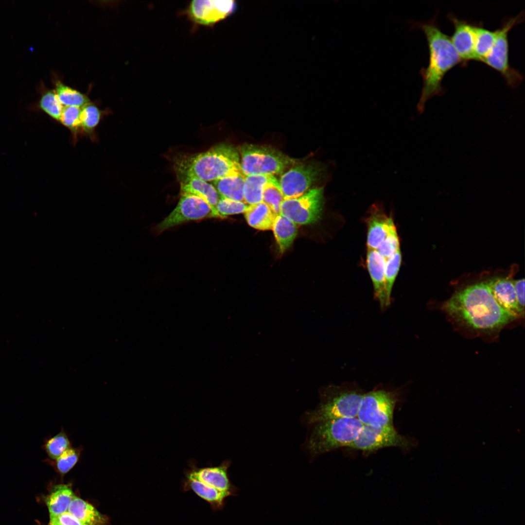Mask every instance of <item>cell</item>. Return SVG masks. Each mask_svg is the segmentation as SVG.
<instances>
[{"label": "cell", "instance_id": "cell-1", "mask_svg": "<svg viewBox=\"0 0 525 525\" xmlns=\"http://www.w3.org/2000/svg\"><path fill=\"white\" fill-rule=\"evenodd\" d=\"M442 308L458 324L482 331L498 330L515 319L498 305L485 282L456 292Z\"/></svg>", "mask_w": 525, "mask_h": 525}, {"label": "cell", "instance_id": "cell-2", "mask_svg": "<svg viewBox=\"0 0 525 525\" xmlns=\"http://www.w3.org/2000/svg\"><path fill=\"white\" fill-rule=\"evenodd\" d=\"M418 27L423 32L429 49L428 66L420 71L423 86L417 109L421 114L428 100L443 93L442 82L446 74L463 62L452 44L450 37L441 30L436 18L419 24Z\"/></svg>", "mask_w": 525, "mask_h": 525}, {"label": "cell", "instance_id": "cell-3", "mask_svg": "<svg viewBox=\"0 0 525 525\" xmlns=\"http://www.w3.org/2000/svg\"><path fill=\"white\" fill-rule=\"evenodd\" d=\"M175 167L179 179L195 177L212 182L244 175L238 151L226 143L216 145L204 152L181 156L175 160Z\"/></svg>", "mask_w": 525, "mask_h": 525}, {"label": "cell", "instance_id": "cell-4", "mask_svg": "<svg viewBox=\"0 0 525 525\" xmlns=\"http://www.w3.org/2000/svg\"><path fill=\"white\" fill-rule=\"evenodd\" d=\"M320 402L314 410L306 412L303 422L308 425L340 418H357L364 393L354 383L329 385L319 391Z\"/></svg>", "mask_w": 525, "mask_h": 525}, {"label": "cell", "instance_id": "cell-5", "mask_svg": "<svg viewBox=\"0 0 525 525\" xmlns=\"http://www.w3.org/2000/svg\"><path fill=\"white\" fill-rule=\"evenodd\" d=\"M363 424L357 418H340L312 425L304 444L315 456L340 447H347L355 438Z\"/></svg>", "mask_w": 525, "mask_h": 525}, {"label": "cell", "instance_id": "cell-6", "mask_svg": "<svg viewBox=\"0 0 525 525\" xmlns=\"http://www.w3.org/2000/svg\"><path fill=\"white\" fill-rule=\"evenodd\" d=\"M240 152L241 170L245 176L279 175L296 164L294 159L269 146L245 144L240 148Z\"/></svg>", "mask_w": 525, "mask_h": 525}, {"label": "cell", "instance_id": "cell-7", "mask_svg": "<svg viewBox=\"0 0 525 525\" xmlns=\"http://www.w3.org/2000/svg\"><path fill=\"white\" fill-rule=\"evenodd\" d=\"M524 20V11L515 17H507L503 19L501 26L496 30V38L491 50L482 61L499 72L512 88H517L523 78L518 70L510 66L508 34L512 28Z\"/></svg>", "mask_w": 525, "mask_h": 525}, {"label": "cell", "instance_id": "cell-8", "mask_svg": "<svg viewBox=\"0 0 525 525\" xmlns=\"http://www.w3.org/2000/svg\"><path fill=\"white\" fill-rule=\"evenodd\" d=\"M396 401L393 392L383 389L364 393L357 418L363 425L394 426L393 412Z\"/></svg>", "mask_w": 525, "mask_h": 525}, {"label": "cell", "instance_id": "cell-9", "mask_svg": "<svg viewBox=\"0 0 525 525\" xmlns=\"http://www.w3.org/2000/svg\"><path fill=\"white\" fill-rule=\"evenodd\" d=\"M327 167L319 163L296 164L279 181L284 200L296 198L317 181L327 179Z\"/></svg>", "mask_w": 525, "mask_h": 525}, {"label": "cell", "instance_id": "cell-10", "mask_svg": "<svg viewBox=\"0 0 525 525\" xmlns=\"http://www.w3.org/2000/svg\"><path fill=\"white\" fill-rule=\"evenodd\" d=\"M415 443L401 435L391 427H375L363 425L354 440L348 448L365 452H373L386 447L408 449Z\"/></svg>", "mask_w": 525, "mask_h": 525}, {"label": "cell", "instance_id": "cell-11", "mask_svg": "<svg viewBox=\"0 0 525 525\" xmlns=\"http://www.w3.org/2000/svg\"><path fill=\"white\" fill-rule=\"evenodd\" d=\"M324 204L322 187L308 190L296 198L284 200L280 214L296 224L307 225L317 222L321 217Z\"/></svg>", "mask_w": 525, "mask_h": 525}, {"label": "cell", "instance_id": "cell-12", "mask_svg": "<svg viewBox=\"0 0 525 525\" xmlns=\"http://www.w3.org/2000/svg\"><path fill=\"white\" fill-rule=\"evenodd\" d=\"M207 218H218L208 203L195 195L180 194L176 207L158 225L157 229L162 232L185 222Z\"/></svg>", "mask_w": 525, "mask_h": 525}, {"label": "cell", "instance_id": "cell-13", "mask_svg": "<svg viewBox=\"0 0 525 525\" xmlns=\"http://www.w3.org/2000/svg\"><path fill=\"white\" fill-rule=\"evenodd\" d=\"M236 7L234 0H194L190 2L187 14L196 23L212 26L232 14Z\"/></svg>", "mask_w": 525, "mask_h": 525}, {"label": "cell", "instance_id": "cell-14", "mask_svg": "<svg viewBox=\"0 0 525 525\" xmlns=\"http://www.w3.org/2000/svg\"><path fill=\"white\" fill-rule=\"evenodd\" d=\"M229 462L225 460L215 467L198 468L191 465L185 472V477L194 479L206 486L230 496L237 494V489L230 482L228 473Z\"/></svg>", "mask_w": 525, "mask_h": 525}, {"label": "cell", "instance_id": "cell-15", "mask_svg": "<svg viewBox=\"0 0 525 525\" xmlns=\"http://www.w3.org/2000/svg\"><path fill=\"white\" fill-rule=\"evenodd\" d=\"M448 19L454 25V31L450 37L452 44L463 62L475 60L474 44L476 24L460 19L450 14Z\"/></svg>", "mask_w": 525, "mask_h": 525}, {"label": "cell", "instance_id": "cell-16", "mask_svg": "<svg viewBox=\"0 0 525 525\" xmlns=\"http://www.w3.org/2000/svg\"><path fill=\"white\" fill-rule=\"evenodd\" d=\"M385 262L386 260L377 250L368 249L366 265L372 282L374 297L379 302L382 310L388 307L391 303L386 289Z\"/></svg>", "mask_w": 525, "mask_h": 525}, {"label": "cell", "instance_id": "cell-17", "mask_svg": "<svg viewBox=\"0 0 525 525\" xmlns=\"http://www.w3.org/2000/svg\"><path fill=\"white\" fill-rule=\"evenodd\" d=\"M367 246L368 249H377L394 226L392 218L387 216L381 204L375 203L370 209L367 220Z\"/></svg>", "mask_w": 525, "mask_h": 525}, {"label": "cell", "instance_id": "cell-18", "mask_svg": "<svg viewBox=\"0 0 525 525\" xmlns=\"http://www.w3.org/2000/svg\"><path fill=\"white\" fill-rule=\"evenodd\" d=\"M487 283L493 298L501 308L515 318L521 316L513 280L508 278H496Z\"/></svg>", "mask_w": 525, "mask_h": 525}, {"label": "cell", "instance_id": "cell-19", "mask_svg": "<svg viewBox=\"0 0 525 525\" xmlns=\"http://www.w3.org/2000/svg\"><path fill=\"white\" fill-rule=\"evenodd\" d=\"M179 180L180 194L198 196L208 203L216 212L215 207L220 197L211 183L195 177H185Z\"/></svg>", "mask_w": 525, "mask_h": 525}, {"label": "cell", "instance_id": "cell-20", "mask_svg": "<svg viewBox=\"0 0 525 525\" xmlns=\"http://www.w3.org/2000/svg\"><path fill=\"white\" fill-rule=\"evenodd\" d=\"M182 483L183 491H192L207 502L213 511L222 509L225 505L226 498L229 496L228 494L206 486L194 479L185 477Z\"/></svg>", "mask_w": 525, "mask_h": 525}, {"label": "cell", "instance_id": "cell-21", "mask_svg": "<svg viewBox=\"0 0 525 525\" xmlns=\"http://www.w3.org/2000/svg\"><path fill=\"white\" fill-rule=\"evenodd\" d=\"M74 497L70 484H61L54 486L46 498L50 519L67 512Z\"/></svg>", "mask_w": 525, "mask_h": 525}, {"label": "cell", "instance_id": "cell-22", "mask_svg": "<svg viewBox=\"0 0 525 525\" xmlns=\"http://www.w3.org/2000/svg\"><path fill=\"white\" fill-rule=\"evenodd\" d=\"M277 216L263 202L248 205L245 212L248 224L255 229L262 230L272 229Z\"/></svg>", "mask_w": 525, "mask_h": 525}, {"label": "cell", "instance_id": "cell-23", "mask_svg": "<svg viewBox=\"0 0 525 525\" xmlns=\"http://www.w3.org/2000/svg\"><path fill=\"white\" fill-rule=\"evenodd\" d=\"M68 512L87 525H104V516L91 505L79 497H75L71 501Z\"/></svg>", "mask_w": 525, "mask_h": 525}, {"label": "cell", "instance_id": "cell-24", "mask_svg": "<svg viewBox=\"0 0 525 525\" xmlns=\"http://www.w3.org/2000/svg\"><path fill=\"white\" fill-rule=\"evenodd\" d=\"M272 229L280 251L282 253L290 246L297 236L296 224L280 214L276 216Z\"/></svg>", "mask_w": 525, "mask_h": 525}, {"label": "cell", "instance_id": "cell-25", "mask_svg": "<svg viewBox=\"0 0 525 525\" xmlns=\"http://www.w3.org/2000/svg\"><path fill=\"white\" fill-rule=\"evenodd\" d=\"M245 176L226 177L211 182L220 197L244 202V184Z\"/></svg>", "mask_w": 525, "mask_h": 525}, {"label": "cell", "instance_id": "cell-26", "mask_svg": "<svg viewBox=\"0 0 525 525\" xmlns=\"http://www.w3.org/2000/svg\"><path fill=\"white\" fill-rule=\"evenodd\" d=\"M273 176L275 175H254L245 176L244 184L245 202L250 205L262 202L264 187Z\"/></svg>", "mask_w": 525, "mask_h": 525}, {"label": "cell", "instance_id": "cell-27", "mask_svg": "<svg viewBox=\"0 0 525 525\" xmlns=\"http://www.w3.org/2000/svg\"><path fill=\"white\" fill-rule=\"evenodd\" d=\"M103 112L91 102L81 108V122L82 133L91 140H95V129L103 116Z\"/></svg>", "mask_w": 525, "mask_h": 525}, {"label": "cell", "instance_id": "cell-28", "mask_svg": "<svg viewBox=\"0 0 525 525\" xmlns=\"http://www.w3.org/2000/svg\"><path fill=\"white\" fill-rule=\"evenodd\" d=\"M496 32L485 28L482 23L475 25L474 53L475 60L482 62L489 54L494 44Z\"/></svg>", "mask_w": 525, "mask_h": 525}, {"label": "cell", "instance_id": "cell-29", "mask_svg": "<svg viewBox=\"0 0 525 525\" xmlns=\"http://www.w3.org/2000/svg\"><path fill=\"white\" fill-rule=\"evenodd\" d=\"M55 93L64 106H73L82 108L90 102L86 95L64 85L60 81L55 82Z\"/></svg>", "mask_w": 525, "mask_h": 525}, {"label": "cell", "instance_id": "cell-30", "mask_svg": "<svg viewBox=\"0 0 525 525\" xmlns=\"http://www.w3.org/2000/svg\"><path fill=\"white\" fill-rule=\"evenodd\" d=\"M284 200L279 180L275 176H273L264 187L262 202L278 215L280 214L281 206Z\"/></svg>", "mask_w": 525, "mask_h": 525}, {"label": "cell", "instance_id": "cell-31", "mask_svg": "<svg viewBox=\"0 0 525 525\" xmlns=\"http://www.w3.org/2000/svg\"><path fill=\"white\" fill-rule=\"evenodd\" d=\"M38 106L52 119L60 122L64 106L58 100L55 90H46L43 91L39 99Z\"/></svg>", "mask_w": 525, "mask_h": 525}, {"label": "cell", "instance_id": "cell-32", "mask_svg": "<svg viewBox=\"0 0 525 525\" xmlns=\"http://www.w3.org/2000/svg\"><path fill=\"white\" fill-rule=\"evenodd\" d=\"M81 108L68 106H64L59 122L71 132L74 140H77L82 133L81 122Z\"/></svg>", "mask_w": 525, "mask_h": 525}, {"label": "cell", "instance_id": "cell-33", "mask_svg": "<svg viewBox=\"0 0 525 525\" xmlns=\"http://www.w3.org/2000/svg\"><path fill=\"white\" fill-rule=\"evenodd\" d=\"M44 447L50 458L54 460L71 447V443L67 433L62 428L59 433L47 440Z\"/></svg>", "mask_w": 525, "mask_h": 525}, {"label": "cell", "instance_id": "cell-34", "mask_svg": "<svg viewBox=\"0 0 525 525\" xmlns=\"http://www.w3.org/2000/svg\"><path fill=\"white\" fill-rule=\"evenodd\" d=\"M83 448L81 447H70L54 460L53 466L61 475L70 472L80 459Z\"/></svg>", "mask_w": 525, "mask_h": 525}, {"label": "cell", "instance_id": "cell-35", "mask_svg": "<svg viewBox=\"0 0 525 525\" xmlns=\"http://www.w3.org/2000/svg\"><path fill=\"white\" fill-rule=\"evenodd\" d=\"M402 262L400 249L386 260L385 265V280L386 292L391 301V295L394 282L399 273Z\"/></svg>", "mask_w": 525, "mask_h": 525}, {"label": "cell", "instance_id": "cell-36", "mask_svg": "<svg viewBox=\"0 0 525 525\" xmlns=\"http://www.w3.org/2000/svg\"><path fill=\"white\" fill-rule=\"evenodd\" d=\"M248 205L244 202L235 201L220 197L215 207L218 218L245 213Z\"/></svg>", "mask_w": 525, "mask_h": 525}, {"label": "cell", "instance_id": "cell-37", "mask_svg": "<svg viewBox=\"0 0 525 525\" xmlns=\"http://www.w3.org/2000/svg\"><path fill=\"white\" fill-rule=\"evenodd\" d=\"M400 243L395 225L393 226L377 251L385 260L400 249Z\"/></svg>", "mask_w": 525, "mask_h": 525}, {"label": "cell", "instance_id": "cell-38", "mask_svg": "<svg viewBox=\"0 0 525 525\" xmlns=\"http://www.w3.org/2000/svg\"><path fill=\"white\" fill-rule=\"evenodd\" d=\"M517 304L520 315H524L525 310V280L513 281Z\"/></svg>", "mask_w": 525, "mask_h": 525}, {"label": "cell", "instance_id": "cell-39", "mask_svg": "<svg viewBox=\"0 0 525 525\" xmlns=\"http://www.w3.org/2000/svg\"><path fill=\"white\" fill-rule=\"evenodd\" d=\"M53 519L61 525H87L68 512H66Z\"/></svg>", "mask_w": 525, "mask_h": 525}, {"label": "cell", "instance_id": "cell-40", "mask_svg": "<svg viewBox=\"0 0 525 525\" xmlns=\"http://www.w3.org/2000/svg\"><path fill=\"white\" fill-rule=\"evenodd\" d=\"M49 525H61L58 522L56 521L55 519H50V523Z\"/></svg>", "mask_w": 525, "mask_h": 525}]
</instances>
